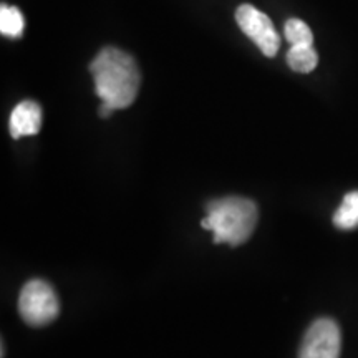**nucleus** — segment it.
Listing matches in <instances>:
<instances>
[{
	"mask_svg": "<svg viewBox=\"0 0 358 358\" xmlns=\"http://www.w3.org/2000/svg\"><path fill=\"white\" fill-rule=\"evenodd\" d=\"M90 71L101 103L123 110L136 100L141 75L131 55L113 47L103 48L90 65Z\"/></svg>",
	"mask_w": 358,
	"mask_h": 358,
	"instance_id": "1",
	"label": "nucleus"
},
{
	"mask_svg": "<svg viewBox=\"0 0 358 358\" xmlns=\"http://www.w3.org/2000/svg\"><path fill=\"white\" fill-rule=\"evenodd\" d=\"M206 211L208 216L201 221V226L213 232L216 244H243L257 226V206L245 198L231 196L211 201L206 206Z\"/></svg>",
	"mask_w": 358,
	"mask_h": 358,
	"instance_id": "2",
	"label": "nucleus"
},
{
	"mask_svg": "<svg viewBox=\"0 0 358 358\" xmlns=\"http://www.w3.org/2000/svg\"><path fill=\"white\" fill-rule=\"evenodd\" d=\"M19 312L25 324L43 327L57 319L60 313V302L50 284L43 280H30L20 292Z\"/></svg>",
	"mask_w": 358,
	"mask_h": 358,
	"instance_id": "3",
	"label": "nucleus"
},
{
	"mask_svg": "<svg viewBox=\"0 0 358 358\" xmlns=\"http://www.w3.org/2000/svg\"><path fill=\"white\" fill-rule=\"evenodd\" d=\"M236 20L241 30L261 48L266 57H275L280 48V37L274 29V24L266 13L256 7L244 3L236 10Z\"/></svg>",
	"mask_w": 358,
	"mask_h": 358,
	"instance_id": "4",
	"label": "nucleus"
},
{
	"mask_svg": "<svg viewBox=\"0 0 358 358\" xmlns=\"http://www.w3.org/2000/svg\"><path fill=\"white\" fill-rule=\"evenodd\" d=\"M342 334L337 322L319 319L308 327L302 340L299 358H340Z\"/></svg>",
	"mask_w": 358,
	"mask_h": 358,
	"instance_id": "5",
	"label": "nucleus"
},
{
	"mask_svg": "<svg viewBox=\"0 0 358 358\" xmlns=\"http://www.w3.org/2000/svg\"><path fill=\"white\" fill-rule=\"evenodd\" d=\"M10 134L19 140L22 136H34L42 128V108L35 101H22L10 115Z\"/></svg>",
	"mask_w": 358,
	"mask_h": 358,
	"instance_id": "6",
	"label": "nucleus"
},
{
	"mask_svg": "<svg viewBox=\"0 0 358 358\" xmlns=\"http://www.w3.org/2000/svg\"><path fill=\"white\" fill-rule=\"evenodd\" d=\"M287 64L290 69L299 73H310L319 64V55H317L313 45H290Z\"/></svg>",
	"mask_w": 358,
	"mask_h": 358,
	"instance_id": "7",
	"label": "nucleus"
},
{
	"mask_svg": "<svg viewBox=\"0 0 358 358\" xmlns=\"http://www.w3.org/2000/svg\"><path fill=\"white\" fill-rule=\"evenodd\" d=\"M334 224L338 229L350 231L358 227V191L345 194L342 206L334 214Z\"/></svg>",
	"mask_w": 358,
	"mask_h": 358,
	"instance_id": "8",
	"label": "nucleus"
},
{
	"mask_svg": "<svg viewBox=\"0 0 358 358\" xmlns=\"http://www.w3.org/2000/svg\"><path fill=\"white\" fill-rule=\"evenodd\" d=\"M24 15L19 8L2 3L0 7V32L2 35L10 38H20L24 34Z\"/></svg>",
	"mask_w": 358,
	"mask_h": 358,
	"instance_id": "9",
	"label": "nucleus"
},
{
	"mask_svg": "<svg viewBox=\"0 0 358 358\" xmlns=\"http://www.w3.org/2000/svg\"><path fill=\"white\" fill-rule=\"evenodd\" d=\"M284 35L290 45H313L310 27L301 19H289L285 22Z\"/></svg>",
	"mask_w": 358,
	"mask_h": 358,
	"instance_id": "10",
	"label": "nucleus"
},
{
	"mask_svg": "<svg viewBox=\"0 0 358 358\" xmlns=\"http://www.w3.org/2000/svg\"><path fill=\"white\" fill-rule=\"evenodd\" d=\"M113 111H115V108H111L110 105H106V103H101L100 110H98V115H100L101 118H108L110 115H113Z\"/></svg>",
	"mask_w": 358,
	"mask_h": 358,
	"instance_id": "11",
	"label": "nucleus"
}]
</instances>
